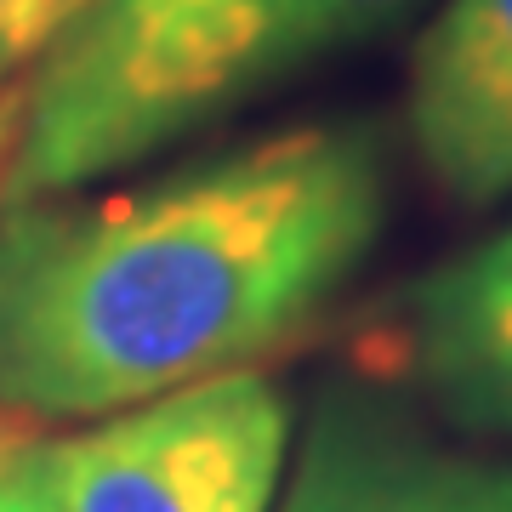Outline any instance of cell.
<instances>
[{"mask_svg":"<svg viewBox=\"0 0 512 512\" xmlns=\"http://www.w3.org/2000/svg\"><path fill=\"white\" fill-rule=\"evenodd\" d=\"M18 63H23V52H18V46H12L6 35H0V80H6V74L18 69Z\"/></svg>","mask_w":512,"mask_h":512,"instance_id":"8fae6325","label":"cell"},{"mask_svg":"<svg viewBox=\"0 0 512 512\" xmlns=\"http://www.w3.org/2000/svg\"><path fill=\"white\" fill-rule=\"evenodd\" d=\"M23 80H0V194H6V171L18 154V131H23Z\"/></svg>","mask_w":512,"mask_h":512,"instance_id":"30bf717a","label":"cell"},{"mask_svg":"<svg viewBox=\"0 0 512 512\" xmlns=\"http://www.w3.org/2000/svg\"><path fill=\"white\" fill-rule=\"evenodd\" d=\"M387 222L382 143L296 126L97 200L0 205V416L103 421L302 342Z\"/></svg>","mask_w":512,"mask_h":512,"instance_id":"6da1fadb","label":"cell"},{"mask_svg":"<svg viewBox=\"0 0 512 512\" xmlns=\"http://www.w3.org/2000/svg\"><path fill=\"white\" fill-rule=\"evenodd\" d=\"M46 444L40 427L0 416V512H63Z\"/></svg>","mask_w":512,"mask_h":512,"instance_id":"ba28073f","label":"cell"},{"mask_svg":"<svg viewBox=\"0 0 512 512\" xmlns=\"http://www.w3.org/2000/svg\"><path fill=\"white\" fill-rule=\"evenodd\" d=\"M291 399L262 370H228L97 427L52 439L63 512H274Z\"/></svg>","mask_w":512,"mask_h":512,"instance_id":"3957f363","label":"cell"},{"mask_svg":"<svg viewBox=\"0 0 512 512\" xmlns=\"http://www.w3.org/2000/svg\"><path fill=\"white\" fill-rule=\"evenodd\" d=\"M279 512H512V456L456 450L376 399L325 393Z\"/></svg>","mask_w":512,"mask_h":512,"instance_id":"277c9868","label":"cell"},{"mask_svg":"<svg viewBox=\"0 0 512 512\" xmlns=\"http://www.w3.org/2000/svg\"><path fill=\"white\" fill-rule=\"evenodd\" d=\"M274 0H86L23 80L12 200L74 194L256 92Z\"/></svg>","mask_w":512,"mask_h":512,"instance_id":"7a4b0ae2","label":"cell"},{"mask_svg":"<svg viewBox=\"0 0 512 512\" xmlns=\"http://www.w3.org/2000/svg\"><path fill=\"white\" fill-rule=\"evenodd\" d=\"M86 0H0V35L12 40L23 57L52 46V35L80 12Z\"/></svg>","mask_w":512,"mask_h":512,"instance_id":"9c48e42d","label":"cell"},{"mask_svg":"<svg viewBox=\"0 0 512 512\" xmlns=\"http://www.w3.org/2000/svg\"><path fill=\"white\" fill-rule=\"evenodd\" d=\"M399 353L456 421L512 433V222L404 291Z\"/></svg>","mask_w":512,"mask_h":512,"instance_id":"8992f818","label":"cell"},{"mask_svg":"<svg viewBox=\"0 0 512 512\" xmlns=\"http://www.w3.org/2000/svg\"><path fill=\"white\" fill-rule=\"evenodd\" d=\"M410 137L456 205L512 194V0H444L410 57Z\"/></svg>","mask_w":512,"mask_h":512,"instance_id":"5b68a950","label":"cell"},{"mask_svg":"<svg viewBox=\"0 0 512 512\" xmlns=\"http://www.w3.org/2000/svg\"><path fill=\"white\" fill-rule=\"evenodd\" d=\"M410 12H416V0H274L256 80L268 86V80L302 74L336 52H353V46L387 35Z\"/></svg>","mask_w":512,"mask_h":512,"instance_id":"52a82bcc","label":"cell"}]
</instances>
